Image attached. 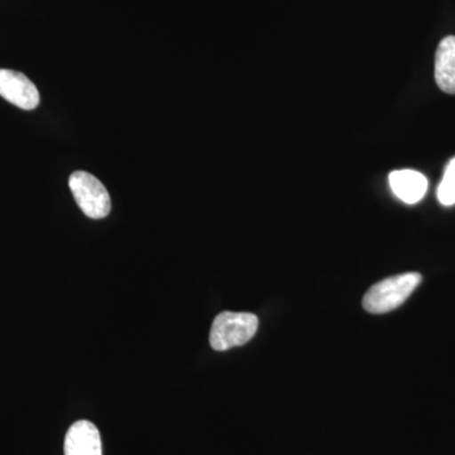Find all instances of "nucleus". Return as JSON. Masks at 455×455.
<instances>
[{
  "label": "nucleus",
  "mask_w": 455,
  "mask_h": 455,
  "mask_svg": "<svg viewBox=\"0 0 455 455\" xmlns=\"http://www.w3.org/2000/svg\"><path fill=\"white\" fill-rule=\"evenodd\" d=\"M65 455H103L100 433L94 424L80 420L71 425L65 436Z\"/></svg>",
  "instance_id": "5"
},
{
  "label": "nucleus",
  "mask_w": 455,
  "mask_h": 455,
  "mask_svg": "<svg viewBox=\"0 0 455 455\" xmlns=\"http://www.w3.org/2000/svg\"><path fill=\"white\" fill-rule=\"evenodd\" d=\"M395 196L406 204L420 202L427 191V179L415 170L392 171L388 176Z\"/></svg>",
  "instance_id": "6"
},
{
  "label": "nucleus",
  "mask_w": 455,
  "mask_h": 455,
  "mask_svg": "<svg viewBox=\"0 0 455 455\" xmlns=\"http://www.w3.org/2000/svg\"><path fill=\"white\" fill-rule=\"evenodd\" d=\"M68 187L86 217L92 220L108 217L112 209V202L106 187L95 176L85 171H76L70 176Z\"/></svg>",
  "instance_id": "3"
},
{
  "label": "nucleus",
  "mask_w": 455,
  "mask_h": 455,
  "mask_svg": "<svg viewBox=\"0 0 455 455\" xmlns=\"http://www.w3.org/2000/svg\"><path fill=\"white\" fill-rule=\"evenodd\" d=\"M435 82L443 92L455 94V36L443 38L436 50Z\"/></svg>",
  "instance_id": "7"
},
{
  "label": "nucleus",
  "mask_w": 455,
  "mask_h": 455,
  "mask_svg": "<svg viewBox=\"0 0 455 455\" xmlns=\"http://www.w3.org/2000/svg\"><path fill=\"white\" fill-rule=\"evenodd\" d=\"M421 280L423 277L418 272H409L373 284L364 295V310L371 314H385L397 309L415 291Z\"/></svg>",
  "instance_id": "1"
},
{
  "label": "nucleus",
  "mask_w": 455,
  "mask_h": 455,
  "mask_svg": "<svg viewBox=\"0 0 455 455\" xmlns=\"http://www.w3.org/2000/svg\"><path fill=\"white\" fill-rule=\"evenodd\" d=\"M0 97L23 110L40 106L41 97L35 84L18 71L0 68Z\"/></svg>",
  "instance_id": "4"
},
{
  "label": "nucleus",
  "mask_w": 455,
  "mask_h": 455,
  "mask_svg": "<svg viewBox=\"0 0 455 455\" xmlns=\"http://www.w3.org/2000/svg\"><path fill=\"white\" fill-rule=\"evenodd\" d=\"M259 329V317L251 313L224 311L215 317L211 331L212 349L224 352L235 347L244 346Z\"/></svg>",
  "instance_id": "2"
},
{
  "label": "nucleus",
  "mask_w": 455,
  "mask_h": 455,
  "mask_svg": "<svg viewBox=\"0 0 455 455\" xmlns=\"http://www.w3.org/2000/svg\"><path fill=\"white\" fill-rule=\"evenodd\" d=\"M438 199L440 204L451 206L455 204V157L449 161L444 176L438 188Z\"/></svg>",
  "instance_id": "8"
}]
</instances>
